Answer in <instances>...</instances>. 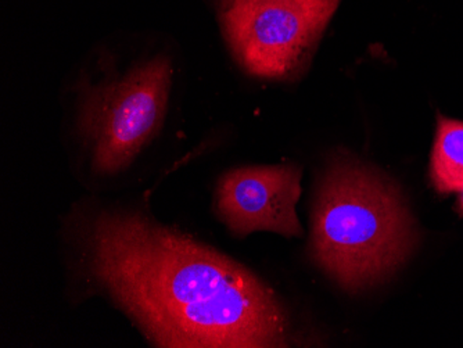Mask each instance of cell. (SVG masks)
I'll list each match as a JSON object with an SVG mask.
<instances>
[{
	"label": "cell",
	"instance_id": "obj_6",
	"mask_svg": "<svg viewBox=\"0 0 463 348\" xmlns=\"http://www.w3.org/2000/svg\"><path fill=\"white\" fill-rule=\"evenodd\" d=\"M431 153V183L439 193H463V122L439 116Z\"/></svg>",
	"mask_w": 463,
	"mask_h": 348
},
{
	"label": "cell",
	"instance_id": "obj_2",
	"mask_svg": "<svg viewBox=\"0 0 463 348\" xmlns=\"http://www.w3.org/2000/svg\"><path fill=\"white\" fill-rule=\"evenodd\" d=\"M415 230L394 183L358 161L326 171L312 218V259L348 292L394 274L410 256Z\"/></svg>",
	"mask_w": 463,
	"mask_h": 348
},
{
	"label": "cell",
	"instance_id": "obj_4",
	"mask_svg": "<svg viewBox=\"0 0 463 348\" xmlns=\"http://www.w3.org/2000/svg\"><path fill=\"white\" fill-rule=\"evenodd\" d=\"M340 0H223L221 24L244 71L285 80L318 42Z\"/></svg>",
	"mask_w": 463,
	"mask_h": 348
},
{
	"label": "cell",
	"instance_id": "obj_5",
	"mask_svg": "<svg viewBox=\"0 0 463 348\" xmlns=\"http://www.w3.org/2000/svg\"><path fill=\"white\" fill-rule=\"evenodd\" d=\"M300 183L301 170L294 165L238 168L218 182L215 207L231 232L241 238L256 230L301 236L296 212Z\"/></svg>",
	"mask_w": 463,
	"mask_h": 348
},
{
	"label": "cell",
	"instance_id": "obj_7",
	"mask_svg": "<svg viewBox=\"0 0 463 348\" xmlns=\"http://www.w3.org/2000/svg\"><path fill=\"white\" fill-rule=\"evenodd\" d=\"M460 202H462V209H463V197H462V200H460Z\"/></svg>",
	"mask_w": 463,
	"mask_h": 348
},
{
	"label": "cell",
	"instance_id": "obj_1",
	"mask_svg": "<svg viewBox=\"0 0 463 348\" xmlns=\"http://www.w3.org/2000/svg\"><path fill=\"white\" fill-rule=\"evenodd\" d=\"M83 240L90 279L156 347H288L275 293L214 249L122 212L96 214Z\"/></svg>",
	"mask_w": 463,
	"mask_h": 348
},
{
	"label": "cell",
	"instance_id": "obj_3",
	"mask_svg": "<svg viewBox=\"0 0 463 348\" xmlns=\"http://www.w3.org/2000/svg\"><path fill=\"white\" fill-rule=\"evenodd\" d=\"M171 75L170 60L156 57L88 93L80 129L95 171L121 173L156 136L165 117Z\"/></svg>",
	"mask_w": 463,
	"mask_h": 348
}]
</instances>
